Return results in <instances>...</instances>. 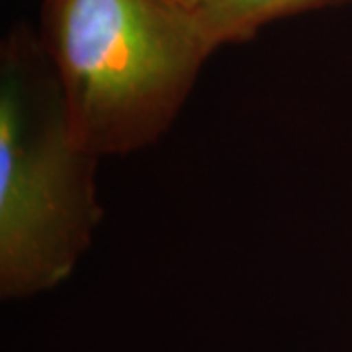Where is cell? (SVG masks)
I'll use <instances>...</instances> for the list:
<instances>
[{
    "mask_svg": "<svg viewBox=\"0 0 352 352\" xmlns=\"http://www.w3.org/2000/svg\"><path fill=\"white\" fill-rule=\"evenodd\" d=\"M349 4H352V0H349Z\"/></svg>",
    "mask_w": 352,
    "mask_h": 352,
    "instance_id": "obj_5",
    "label": "cell"
},
{
    "mask_svg": "<svg viewBox=\"0 0 352 352\" xmlns=\"http://www.w3.org/2000/svg\"><path fill=\"white\" fill-rule=\"evenodd\" d=\"M38 32L76 139L98 159L164 138L214 55L170 0H43Z\"/></svg>",
    "mask_w": 352,
    "mask_h": 352,
    "instance_id": "obj_2",
    "label": "cell"
},
{
    "mask_svg": "<svg viewBox=\"0 0 352 352\" xmlns=\"http://www.w3.org/2000/svg\"><path fill=\"white\" fill-rule=\"evenodd\" d=\"M170 2H175V4L186 8V10L196 12V10H200L201 6H206V4H210V2H214V0H170Z\"/></svg>",
    "mask_w": 352,
    "mask_h": 352,
    "instance_id": "obj_4",
    "label": "cell"
},
{
    "mask_svg": "<svg viewBox=\"0 0 352 352\" xmlns=\"http://www.w3.org/2000/svg\"><path fill=\"white\" fill-rule=\"evenodd\" d=\"M349 0H214L196 10V22L210 50L247 43L272 22L323 10Z\"/></svg>",
    "mask_w": 352,
    "mask_h": 352,
    "instance_id": "obj_3",
    "label": "cell"
},
{
    "mask_svg": "<svg viewBox=\"0 0 352 352\" xmlns=\"http://www.w3.org/2000/svg\"><path fill=\"white\" fill-rule=\"evenodd\" d=\"M98 157L76 139L39 32L0 43V296L28 300L73 276L102 210Z\"/></svg>",
    "mask_w": 352,
    "mask_h": 352,
    "instance_id": "obj_1",
    "label": "cell"
}]
</instances>
